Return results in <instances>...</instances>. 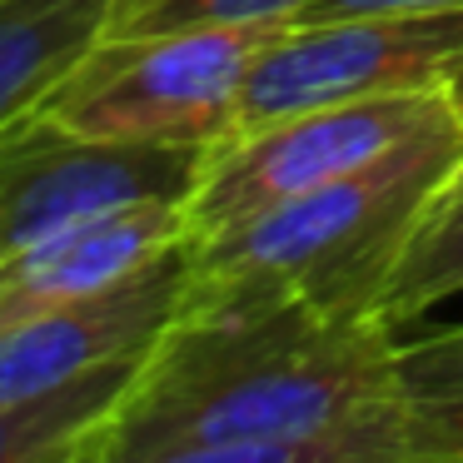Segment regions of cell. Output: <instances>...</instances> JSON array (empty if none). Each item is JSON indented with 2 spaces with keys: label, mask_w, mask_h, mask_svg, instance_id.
<instances>
[{
  "label": "cell",
  "mask_w": 463,
  "mask_h": 463,
  "mask_svg": "<svg viewBox=\"0 0 463 463\" xmlns=\"http://www.w3.org/2000/svg\"><path fill=\"white\" fill-rule=\"evenodd\" d=\"M403 463H463V329L399 344Z\"/></svg>",
  "instance_id": "cell-11"
},
{
  "label": "cell",
  "mask_w": 463,
  "mask_h": 463,
  "mask_svg": "<svg viewBox=\"0 0 463 463\" xmlns=\"http://www.w3.org/2000/svg\"><path fill=\"white\" fill-rule=\"evenodd\" d=\"M145 354L90 369L61 389L5 399L0 403V463H85V449L135 383Z\"/></svg>",
  "instance_id": "cell-10"
},
{
  "label": "cell",
  "mask_w": 463,
  "mask_h": 463,
  "mask_svg": "<svg viewBox=\"0 0 463 463\" xmlns=\"http://www.w3.org/2000/svg\"><path fill=\"white\" fill-rule=\"evenodd\" d=\"M284 25L289 21L100 35L35 110L95 140L210 150L234 130L244 80Z\"/></svg>",
  "instance_id": "cell-3"
},
{
  "label": "cell",
  "mask_w": 463,
  "mask_h": 463,
  "mask_svg": "<svg viewBox=\"0 0 463 463\" xmlns=\"http://www.w3.org/2000/svg\"><path fill=\"white\" fill-rule=\"evenodd\" d=\"M304 0H110L105 35H165L194 25L294 21Z\"/></svg>",
  "instance_id": "cell-13"
},
{
  "label": "cell",
  "mask_w": 463,
  "mask_h": 463,
  "mask_svg": "<svg viewBox=\"0 0 463 463\" xmlns=\"http://www.w3.org/2000/svg\"><path fill=\"white\" fill-rule=\"evenodd\" d=\"M443 85L463 90V5L344 15L314 25L289 21L254 61L234 130H254L314 105Z\"/></svg>",
  "instance_id": "cell-5"
},
{
  "label": "cell",
  "mask_w": 463,
  "mask_h": 463,
  "mask_svg": "<svg viewBox=\"0 0 463 463\" xmlns=\"http://www.w3.org/2000/svg\"><path fill=\"white\" fill-rule=\"evenodd\" d=\"M210 150L95 140L41 110L0 125V264L45 234L130 204H190Z\"/></svg>",
  "instance_id": "cell-6"
},
{
  "label": "cell",
  "mask_w": 463,
  "mask_h": 463,
  "mask_svg": "<svg viewBox=\"0 0 463 463\" xmlns=\"http://www.w3.org/2000/svg\"><path fill=\"white\" fill-rule=\"evenodd\" d=\"M110 0H0V125L35 110L105 35Z\"/></svg>",
  "instance_id": "cell-9"
},
{
  "label": "cell",
  "mask_w": 463,
  "mask_h": 463,
  "mask_svg": "<svg viewBox=\"0 0 463 463\" xmlns=\"http://www.w3.org/2000/svg\"><path fill=\"white\" fill-rule=\"evenodd\" d=\"M453 294H463V160L453 165V175L413 230L409 250L393 264L379 294V319L399 329L429 314L433 304H449Z\"/></svg>",
  "instance_id": "cell-12"
},
{
  "label": "cell",
  "mask_w": 463,
  "mask_h": 463,
  "mask_svg": "<svg viewBox=\"0 0 463 463\" xmlns=\"http://www.w3.org/2000/svg\"><path fill=\"white\" fill-rule=\"evenodd\" d=\"M184 284H190V234L105 294L0 329V403L61 389L90 369L145 354L180 314Z\"/></svg>",
  "instance_id": "cell-7"
},
{
  "label": "cell",
  "mask_w": 463,
  "mask_h": 463,
  "mask_svg": "<svg viewBox=\"0 0 463 463\" xmlns=\"http://www.w3.org/2000/svg\"><path fill=\"white\" fill-rule=\"evenodd\" d=\"M393 354L379 314L180 304L85 463H403Z\"/></svg>",
  "instance_id": "cell-1"
},
{
  "label": "cell",
  "mask_w": 463,
  "mask_h": 463,
  "mask_svg": "<svg viewBox=\"0 0 463 463\" xmlns=\"http://www.w3.org/2000/svg\"><path fill=\"white\" fill-rule=\"evenodd\" d=\"M433 5H463V0H304L294 25L344 21V15H383V11H433Z\"/></svg>",
  "instance_id": "cell-14"
},
{
  "label": "cell",
  "mask_w": 463,
  "mask_h": 463,
  "mask_svg": "<svg viewBox=\"0 0 463 463\" xmlns=\"http://www.w3.org/2000/svg\"><path fill=\"white\" fill-rule=\"evenodd\" d=\"M453 120H463V90L443 85V90L314 105V110L284 115V120L254 125V130H234L204 155V170L184 204L190 234H214L279 200L344 180L369 160Z\"/></svg>",
  "instance_id": "cell-4"
},
{
  "label": "cell",
  "mask_w": 463,
  "mask_h": 463,
  "mask_svg": "<svg viewBox=\"0 0 463 463\" xmlns=\"http://www.w3.org/2000/svg\"><path fill=\"white\" fill-rule=\"evenodd\" d=\"M463 160V120L214 234H190L184 304H314L379 314L399 254Z\"/></svg>",
  "instance_id": "cell-2"
},
{
  "label": "cell",
  "mask_w": 463,
  "mask_h": 463,
  "mask_svg": "<svg viewBox=\"0 0 463 463\" xmlns=\"http://www.w3.org/2000/svg\"><path fill=\"white\" fill-rule=\"evenodd\" d=\"M184 234H190L184 204H165V200L110 210L71 224V230L45 234L41 244L0 264V329L65 309V304H80L90 294H105L125 274L150 264L160 250L180 244Z\"/></svg>",
  "instance_id": "cell-8"
}]
</instances>
